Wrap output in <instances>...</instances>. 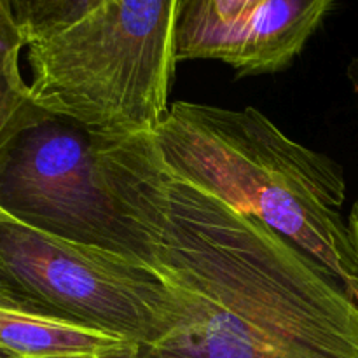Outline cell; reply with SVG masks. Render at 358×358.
Returning a JSON list of instances; mask_svg holds the SVG:
<instances>
[{"instance_id": "6da1fadb", "label": "cell", "mask_w": 358, "mask_h": 358, "mask_svg": "<svg viewBox=\"0 0 358 358\" xmlns=\"http://www.w3.org/2000/svg\"><path fill=\"white\" fill-rule=\"evenodd\" d=\"M93 143L129 252L177 299L124 358H358V301L327 268L177 177L152 135Z\"/></svg>"}, {"instance_id": "7a4b0ae2", "label": "cell", "mask_w": 358, "mask_h": 358, "mask_svg": "<svg viewBox=\"0 0 358 358\" xmlns=\"http://www.w3.org/2000/svg\"><path fill=\"white\" fill-rule=\"evenodd\" d=\"M34 103L93 142L154 135L168 114L178 0H10Z\"/></svg>"}, {"instance_id": "3957f363", "label": "cell", "mask_w": 358, "mask_h": 358, "mask_svg": "<svg viewBox=\"0 0 358 358\" xmlns=\"http://www.w3.org/2000/svg\"><path fill=\"white\" fill-rule=\"evenodd\" d=\"M177 177L254 217L327 268L358 301L345 170L287 136L255 107L175 101L152 135Z\"/></svg>"}, {"instance_id": "277c9868", "label": "cell", "mask_w": 358, "mask_h": 358, "mask_svg": "<svg viewBox=\"0 0 358 358\" xmlns=\"http://www.w3.org/2000/svg\"><path fill=\"white\" fill-rule=\"evenodd\" d=\"M0 308L70 322L133 346L171 327L177 299L143 261L48 234L0 210Z\"/></svg>"}, {"instance_id": "5b68a950", "label": "cell", "mask_w": 358, "mask_h": 358, "mask_svg": "<svg viewBox=\"0 0 358 358\" xmlns=\"http://www.w3.org/2000/svg\"><path fill=\"white\" fill-rule=\"evenodd\" d=\"M0 210L48 234L131 255L101 187L93 140L63 119L27 129L3 154Z\"/></svg>"}, {"instance_id": "8992f818", "label": "cell", "mask_w": 358, "mask_h": 358, "mask_svg": "<svg viewBox=\"0 0 358 358\" xmlns=\"http://www.w3.org/2000/svg\"><path fill=\"white\" fill-rule=\"evenodd\" d=\"M334 7L332 0H178L175 58L217 59L236 77L282 72Z\"/></svg>"}, {"instance_id": "52a82bcc", "label": "cell", "mask_w": 358, "mask_h": 358, "mask_svg": "<svg viewBox=\"0 0 358 358\" xmlns=\"http://www.w3.org/2000/svg\"><path fill=\"white\" fill-rule=\"evenodd\" d=\"M0 346L20 358H124L133 345L70 322L0 308Z\"/></svg>"}, {"instance_id": "ba28073f", "label": "cell", "mask_w": 358, "mask_h": 358, "mask_svg": "<svg viewBox=\"0 0 358 358\" xmlns=\"http://www.w3.org/2000/svg\"><path fill=\"white\" fill-rule=\"evenodd\" d=\"M23 51L24 37L10 0H0V159L27 129L56 119L31 100L30 86L21 73Z\"/></svg>"}, {"instance_id": "9c48e42d", "label": "cell", "mask_w": 358, "mask_h": 358, "mask_svg": "<svg viewBox=\"0 0 358 358\" xmlns=\"http://www.w3.org/2000/svg\"><path fill=\"white\" fill-rule=\"evenodd\" d=\"M348 227H350V233H352L353 248H355L357 261H358V196H357L355 203H353V206H352V212H350Z\"/></svg>"}, {"instance_id": "30bf717a", "label": "cell", "mask_w": 358, "mask_h": 358, "mask_svg": "<svg viewBox=\"0 0 358 358\" xmlns=\"http://www.w3.org/2000/svg\"><path fill=\"white\" fill-rule=\"evenodd\" d=\"M346 77H348L350 84H352L353 94H355L358 105V56H355V58L348 63V66H346Z\"/></svg>"}, {"instance_id": "8fae6325", "label": "cell", "mask_w": 358, "mask_h": 358, "mask_svg": "<svg viewBox=\"0 0 358 358\" xmlns=\"http://www.w3.org/2000/svg\"><path fill=\"white\" fill-rule=\"evenodd\" d=\"M0 358H20V357L14 355L13 352H9V350H6V348H2V346H0Z\"/></svg>"}]
</instances>
